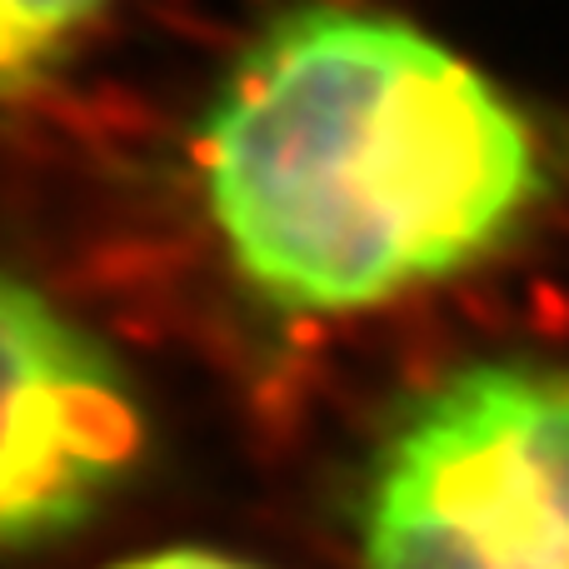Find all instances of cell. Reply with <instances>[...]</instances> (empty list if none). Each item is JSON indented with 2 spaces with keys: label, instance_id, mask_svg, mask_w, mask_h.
Masks as SVG:
<instances>
[{
  "label": "cell",
  "instance_id": "1",
  "mask_svg": "<svg viewBox=\"0 0 569 569\" xmlns=\"http://www.w3.org/2000/svg\"><path fill=\"white\" fill-rule=\"evenodd\" d=\"M236 276L280 315H350L465 276L555 196L540 120L390 10L300 0L236 56L196 136Z\"/></svg>",
  "mask_w": 569,
  "mask_h": 569
},
{
  "label": "cell",
  "instance_id": "2",
  "mask_svg": "<svg viewBox=\"0 0 569 569\" xmlns=\"http://www.w3.org/2000/svg\"><path fill=\"white\" fill-rule=\"evenodd\" d=\"M355 540L360 569H569V365L495 355L410 395Z\"/></svg>",
  "mask_w": 569,
  "mask_h": 569
},
{
  "label": "cell",
  "instance_id": "3",
  "mask_svg": "<svg viewBox=\"0 0 569 569\" xmlns=\"http://www.w3.org/2000/svg\"><path fill=\"white\" fill-rule=\"evenodd\" d=\"M150 455L126 365L46 290L0 270V555L86 530Z\"/></svg>",
  "mask_w": 569,
  "mask_h": 569
},
{
  "label": "cell",
  "instance_id": "4",
  "mask_svg": "<svg viewBox=\"0 0 569 569\" xmlns=\"http://www.w3.org/2000/svg\"><path fill=\"white\" fill-rule=\"evenodd\" d=\"M110 6L116 0H0V106L40 96Z\"/></svg>",
  "mask_w": 569,
  "mask_h": 569
},
{
  "label": "cell",
  "instance_id": "5",
  "mask_svg": "<svg viewBox=\"0 0 569 569\" xmlns=\"http://www.w3.org/2000/svg\"><path fill=\"white\" fill-rule=\"evenodd\" d=\"M60 120L90 146H140L156 130L160 110L146 90L126 80H90L86 90L60 100Z\"/></svg>",
  "mask_w": 569,
  "mask_h": 569
},
{
  "label": "cell",
  "instance_id": "6",
  "mask_svg": "<svg viewBox=\"0 0 569 569\" xmlns=\"http://www.w3.org/2000/svg\"><path fill=\"white\" fill-rule=\"evenodd\" d=\"M110 569H270V565H256L230 550H210V545H166V550L136 555V560H120Z\"/></svg>",
  "mask_w": 569,
  "mask_h": 569
}]
</instances>
